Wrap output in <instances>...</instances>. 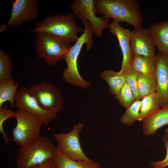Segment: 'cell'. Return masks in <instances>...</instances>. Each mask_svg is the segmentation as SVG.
Listing matches in <instances>:
<instances>
[{"instance_id": "603a6c76", "label": "cell", "mask_w": 168, "mask_h": 168, "mask_svg": "<svg viewBox=\"0 0 168 168\" xmlns=\"http://www.w3.org/2000/svg\"><path fill=\"white\" fill-rule=\"evenodd\" d=\"M141 105V100H135L126 108L125 112L120 119L121 122L128 126L132 124L139 119Z\"/></svg>"}, {"instance_id": "484cf974", "label": "cell", "mask_w": 168, "mask_h": 168, "mask_svg": "<svg viewBox=\"0 0 168 168\" xmlns=\"http://www.w3.org/2000/svg\"><path fill=\"white\" fill-rule=\"evenodd\" d=\"M16 112L9 109L7 106L0 108V132L2 135L5 144H7L10 139L4 130L3 124L5 121L10 118H15Z\"/></svg>"}, {"instance_id": "7a4b0ae2", "label": "cell", "mask_w": 168, "mask_h": 168, "mask_svg": "<svg viewBox=\"0 0 168 168\" xmlns=\"http://www.w3.org/2000/svg\"><path fill=\"white\" fill-rule=\"evenodd\" d=\"M85 29L83 33L79 37L73 46L68 50L64 58L67 67L63 72V79L67 82L82 88L86 89L91 83L85 80L80 75L77 65L79 55L84 44L86 45V51L91 48L93 44V31L90 23L87 21H82Z\"/></svg>"}, {"instance_id": "9c48e42d", "label": "cell", "mask_w": 168, "mask_h": 168, "mask_svg": "<svg viewBox=\"0 0 168 168\" xmlns=\"http://www.w3.org/2000/svg\"><path fill=\"white\" fill-rule=\"evenodd\" d=\"M70 7L78 20L90 23L93 33L97 37H100L103 31L109 27V19L96 16L94 0H75L70 4Z\"/></svg>"}, {"instance_id": "3957f363", "label": "cell", "mask_w": 168, "mask_h": 168, "mask_svg": "<svg viewBox=\"0 0 168 168\" xmlns=\"http://www.w3.org/2000/svg\"><path fill=\"white\" fill-rule=\"evenodd\" d=\"M57 147L48 137L40 134L29 144L21 147L16 158L17 168H29L54 160Z\"/></svg>"}, {"instance_id": "5bb4252c", "label": "cell", "mask_w": 168, "mask_h": 168, "mask_svg": "<svg viewBox=\"0 0 168 168\" xmlns=\"http://www.w3.org/2000/svg\"><path fill=\"white\" fill-rule=\"evenodd\" d=\"M155 59L156 92L160 98L162 108L168 104V55L159 53L155 56Z\"/></svg>"}, {"instance_id": "9a60e30c", "label": "cell", "mask_w": 168, "mask_h": 168, "mask_svg": "<svg viewBox=\"0 0 168 168\" xmlns=\"http://www.w3.org/2000/svg\"><path fill=\"white\" fill-rule=\"evenodd\" d=\"M142 121L144 133L148 135L154 134L160 128L168 124V104L148 116Z\"/></svg>"}, {"instance_id": "44dd1931", "label": "cell", "mask_w": 168, "mask_h": 168, "mask_svg": "<svg viewBox=\"0 0 168 168\" xmlns=\"http://www.w3.org/2000/svg\"><path fill=\"white\" fill-rule=\"evenodd\" d=\"M141 100L140 115L138 121H143L148 116L159 109L161 100L156 92L145 96Z\"/></svg>"}, {"instance_id": "6da1fadb", "label": "cell", "mask_w": 168, "mask_h": 168, "mask_svg": "<svg viewBox=\"0 0 168 168\" xmlns=\"http://www.w3.org/2000/svg\"><path fill=\"white\" fill-rule=\"evenodd\" d=\"M96 12L104 19L124 22L134 29L142 28L143 20L137 0H95Z\"/></svg>"}, {"instance_id": "f546056e", "label": "cell", "mask_w": 168, "mask_h": 168, "mask_svg": "<svg viewBox=\"0 0 168 168\" xmlns=\"http://www.w3.org/2000/svg\"><path fill=\"white\" fill-rule=\"evenodd\" d=\"M7 27H8L7 25H5L3 24H2L0 25V32H2V31H4L7 29Z\"/></svg>"}, {"instance_id": "7402d4cb", "label": "cell", "mask_w": 168, "mask_h": 168, "mask_svg": "<svg viewBox=\"0 0 168 168\" xmlns=\"http://www.w3.org/2000/svg\"><path fill=\"white\" fill-rule=\"evenodd\" d=\"M138 92L140 99L156 91L157 82L156 74H138Z\"/></svg>"}, {"instance_id": "4316f807", "label": "cell", "mask_w": 168, "mask_h": 168, "mask_svg": "<svg viewBox=\"0 0 168 168\" xmlns=\"http://www.w3.org/2000/svg\"><path fill=\"white\" fill-rule=\"evenodd\" d=\"M126 82L131 89L135 100L140 99L139 96L138 85V73L131 67L124 72Z\"/></svg>"}, {"instance_id": "cb8c5ba5", "label": "cell", "mask_w": 168, "mask_h": 168, "mask_svg": "<svg viewBox=\"0 0 168 168\" xmlns=\"http://www.w3.org/2000/svg\"><path fill=\"white\" fill-rule=\"evenodd\" d=\"M12 61L9 54L0 50V82L13 77Z\"/></svg>"}, {"instance_id": "1f68e13d", "label": "cell", "mask_w": 168, "mask_h": 168, "mask_svg": "<svg viewBox=\"0 0 168 168\" xmlns=\"http://www.w3.org/2000/svg\"></svg>"}, {"instance_id": "4fadbf2b", "label": "cell", "mask_w": 168, "mask_h": 168, "mask_svg": "<svg viewBox=\"0 0 168 168\" xmlns=\"http://www.w3.org/2000/svg\"><path fill=\"white\" fill-rule=\"evenodd\" d=\"M130 45L134 55L154 57L155 45L152 40L148 29H134L131 31Z\"/></svg>"}, {"instance_id": "277c9868", "label": "cell", "mask_w": 168, "mask_h": 168, "mask_svg": "<svg viewBox=\"0 0 168 168\" xmlns=\"http://www.w3.org/2000/svg\"><path fill=\"white\" fill-rule=\"evenodd\" d=\"M73 13L66 15L58 14L46 17L37 23L30 32H44L60 37L70 43L76 42L78 39V34L84 29L76 24Z\"/></svg>"}, {"instance_id": "30bf717a", "label": "cell", "mask_w": 168, "mask_h": 168, "mask_svg": "<svg viewBox=\"0 0 168 168\" xmlns=\"http://www.w3.org/2000/svg\"><path fill=\"white\" fill-rule=\"evenodd\" d=\"M17 110L26 112L39 119L47 125L56 117L57 113L42 108L35 99L29 94L28 89L24 86L17 90L15 99Z\"/></svg>"}, {"instance_id": "7c38bea8", "label": "cell", "mask_w": 168, "mask_h": 168, "mask_svg": "<svg viewBox=\"0 0 168 168\" xmlns=\"http://www.w3.org/2000/svg\"><path fill=\"white\" fill-rule=\"evenodd\" d=\"M109 31L116 36L123 54V60L120 71L125 72L131 67L134 56L130 45L131 31L121 26L114 20L110 24Z\"/></svg>"}, {"instance_id": "ba28073f", "label": "cell", "mask_w": 168, "mask_h": 168, "mask_svg": "<svg viewBox=\"0 0 168 168\" xmlns=\"http://www.w3.org/2000/svg\"><path fill=\"white\" fill-rule=\"evenodd\" d=\"M28 91L43 109L57 113L62 109L63 100L61 92L52 84L42 81L31 86Z\"/></svg>"}, {"instance_id": "2e32d148", "label": "cell", "mask_w": 168, "mask_h": 168, "mask_svg": "<svg viewBox=\"0 0 168 168\" xmlns=\"http://www.w3.org/2000/svg\"><path fill=\"white\" fill-rule=\"evenodd\" d=\"M148 30L151 38L159 53L168 55V21L152 24Z\"/></svg>"}, {"instance_id": "52a82bcc", "label": "cell", "mask_w": 168, "mask_h": 168, "mask_svg": "<svg viewBox=\"0 0 168 168\" xmlns=\"http://www.w3.org/2000/svg\"><path fill=\"white\" fill-rule=\"evenodd\" d=\"M83 127L79 123L69 132L54 133L53 136L58 144V150L64 155L75 161H91L84 152L80 142L79 135Z\"/></svg>"}, {"instance_id": "8fae6325", "label": "cell", "mask_w": 168, "mask_h": 168, "mask_svg": "<svg viewBox=\"0 0 168 168\" xmlns=\"http://www.w3.org/2000/svg\"><path fill=\"white\" fill-rule=\"evenodd\" d=\"M12 4L7 26L19 27L25 22L35 20L38 16V1L37 0H15Z\"/></svg>"}, {"instance_id": "5b68a950", "label": "cell", "mask_w": 168, "mask_h": 168, "mask_svg": "<svg viewBox=\"0 0 168 168\" xmlns=\"http://www.w3.org/2000/svg\"><path fill=\"white\" fill-rule=\"evenodd\" d=\"M35 48L38 58L53 65L64 59L71 46L70 43L57 36L44 32L37 33Z\"/></svg>"}, {"instance_id": "d4e9b609", "label": "cell", "mask_w": 168, "mask_h": 168, "mask_svg": "<svg viewBox=\"0 0 168 168\" xmlns=\"http://www.w3.org/2000/svg\"><path fill=\"white\" fill-rule=\"evenodd\" d=\"M115 96L119 104L126 108L135 100L133 93L126 82Z\"/></svg>"}, {"instance_id": "8992f818", "label": "cell", "mask_w": 168, "mask_h": 168, "mask_svg": "<svg viewBox=\"0 0 168 168\" xmlns=\"http://www.w3.org/2000/svg\"><path fill=\"white\" fill-rule=\"evenodd\" d=\"M16 124L12 131V140L22 147L30 143L40 135L43 124L38 118L30 113L17 110Z\"/></svg>"}, {"instance_id": "4dcf8cb0", "label": "cell", "mask_w": 168, "mask_h": 168, "mask_svg": "<svg viewBox=\"0 0 168 168\" xmlns=\"http://www.w3.org/2000/svg\"><path fill=\"white\" fill-rule=\"evenodd\" d=\"M165 132L167 136H168V127L165 130Z\"/></svg>"}, {"instance_id": "ffe728a7", "label": "cell", "mask_w": 168, "mask_h": 168, "mask_svg": "<svg viewBox=\"0 0 168 168\" xmlns=\"http://www.w3.org/2000/svg\"><path fill=\"white\" fill-rule=\"evenodd\" d=\"M131 67L138 73L145 75L156 74L155 56L148 57L134 55Z\"/></svg>"}, {"instance_id": "83f0119b", "label": "cell", "mask_w": 168, "mask_h": 168, "mask_svg": "<svg viewBox=\"0 0 168 168\" xmlns=\"http://www.w3.org/2000/svg\"><path fill=\"white\" fill-rule=\"evenodd\" d=\"M166 150V154L165 158L162 161H152L151 165L152 168H165L168 166V138L166 136L163 139Z\"/></svg>"}, {"instance_id": "d6986e66", "label": "cell", "mask_w": 168, "mask_h": 168, "mask_svg": "<svg viewBox=\"0 0 168 168\" xmlns=\"http://www.w3.org/2000/svg\"><path fill=\"white\" fill-rule=\"evenodd\" d=\"M18 85L13 77L0 82V108L6 102H9L11 106H15V99Z\"/></svg>"}, {"instance_id": "f1b7e54d", "label": "cell", "mask_w": 168, "mask_h": 168, "mask_svg": "<svg viewBox=\"0 0 168 168\" xmlns=\"http://www.w3.org/2000/svg\"><path fill=\"white\" fill-rule=\"evenodd\" d=\"M29 168H57V167L54 160H50L42 164Z\"/></svg>"}, {"instance_id": "e0dca14e", "label": "cell", "mask_w": 168, "mask_h": 168, "mask_svg": "<svg viewBox=\"0 0 168 168\" xmlns=\"http://www.w3.org/2000/svg\"><path fill=\"white\" fill-rule=\"evenodd\" d=\"M100 76L108 85L109 92L116 96L126 82L124 73L120 71L116 72L112 70L102 72Z\"/></svg>"}, {"instance_id": "ac0fdd59", "label": "cell", "mask_w": 168, "mask_h": 168, "mask_svg": "<svg viewBox=\"0 0 168 168\" xmlns=\"http://www.w3.org/2000/svg\"><path fill=\"white\" fill-rule=\"evenodd\" d=\"M58 168H101L99 162L86 161H75L64 155L58 150L54 159Z\"/></svg>"}]
</instances>
